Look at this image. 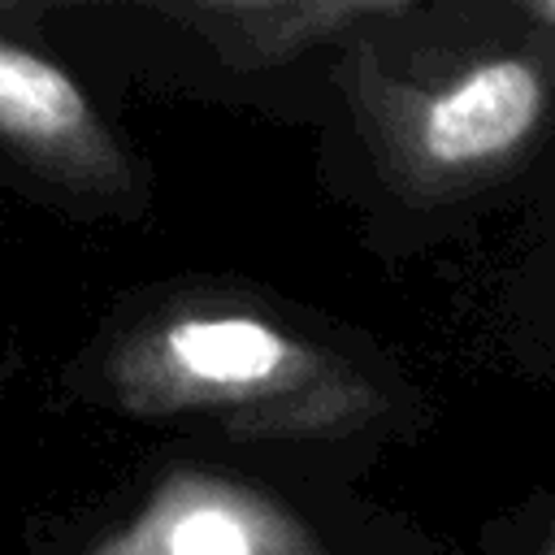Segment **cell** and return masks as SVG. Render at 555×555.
<instances>
[{"mask_svg": "<svg viewBox=\"0 0 555 555\" xmlns=\"http://www.w3.org/2000/svg\"><path fill=\"white\" fill-rule=\"evenodd\" d=\"M82 555H325L299 512L251 481L173 468Z\"/></svg>", "mask_w": 555, "mask_h": 555, "instance_id": "4", "label": "cell"}, {"mask_svg": "<svg viewBox=\"0 0 555 555\" xmlns=\"http://www.w3.org/2000/svg\"><path fill=\"white\" fill-rule=\"evenodd\" d=\"M529 13H533L542 26H551V30H555V0H533V4H529Z\"/></svg>", "mask_w": 555, "mask_h": 555, "instance_id": "6", "label": "cell"}, {"mask_svg": "<svg viewBox=\"0 0 555 555\" xmlns=\"http://www.w3.org/2000/svg\"><path fill=\"white\" fill-rule=\"evenodd\" d=\"M22 4H0V22ZM0 143L35 173L91 199L134 204L143 173L134 156L104 126L87 91L35 48L0 30Z\"/></svg>", "mask_w": 555, "mask_h": 555, "instance_id": "3", "label": "cell"}, {"mask_svg": "<svg viewBox=\"0 0 555 555\" xmlns=\"http://www.w3.org/2000/svg\"><path fill=\"white\" fill-rule=\"evenodd\" d=\"M546 555H555V542H551V546H546Z\"/></svg>", "mask_w": 555, "mask_h": 555, "instance_id": "7", "label": "cell"}, {"mask_svg": "<svg viewBox=\"0 0 555 555\" xmlns=\"http://www.w3.org/2000/svg\"><path fill=\"white\" fill-rule=\"evenodd\" d=\"M100 382L130 416H199L234 438H343L386 412L351 360L234 304H178L130 321L108 343Z\"/></svg>", "mask_w": 555, "mask_h": 555, "instance_id": "1", "label": "cell"}, {"mask_svg": "<svg viewBox=\"0 0 555 555\" xmlns=\"http://www.w3.org/2000/svg\"><path fill=\"white\" fill-rule=\"evenodd\" d=\"M347 91L382 178L403 199L442 204L499 182L533 147L551 113V65L538 52H494L408 78L360 43Z\"/></svg>", "mask_w": 555, "mask_h": 555, "instance_id": "2", "label": "cell"}, {"mask_svg": "<svg viewBox=\"0 0 555 555\" xmlns=\"http://www.w3.org/2000/svg\"><path fill=\"white\" fill-rule=\"evenodd\" d=\"M152 13L199 35L212 56L238 74L273 69L364 35V26L395 22L412 13L408 0H195V4H152Z\"/></svg>", "mask_w": 555, "mask_h": 555, "instance_id": "5", "label": "cell"}]
</instances>
